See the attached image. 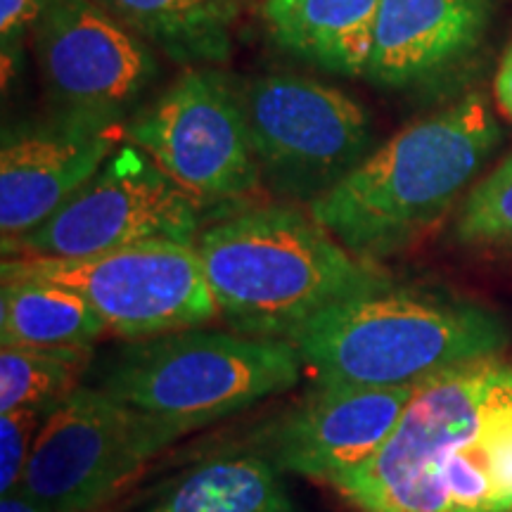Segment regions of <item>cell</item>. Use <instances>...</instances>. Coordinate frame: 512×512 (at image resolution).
<instances>
[{
  "label": "cell",
  "instance_id": "cell-1",
  "mask_svg": "<svg viewBox=\"0 0 512 512\" xmlns=\"http://www.w3.org/2000/svg\"><path fill=\"white\" fill-rule=\"evenodd\" d=\"M335 489L363 512H512L510 363L420 384L382 451Z\"/></svg>",
  "mask_w": 512,
  "mask_h": 512
},
{
  "label": "cell",
  "instance_id": "cell-2",
  "mask_svg": "<svg viewBox=\"0 0 512 512\" xmlns=\"http://www.w3.org/2000/svg\"><path fill=\"white\" fill-rule=\"evenodd\" d=\"M498 143L489 100L465 95L373 147L309 211L351 254L377 264L437 226Z\"/></svg>",
  "mask_w": 512,
  "mask_h": 512
},
{
  "label": "cell",
  "instance_id": "cell-3",
  "mask_svg": "<svg viewBox=\"0 0 512 512\" xmlns=\"http://www.w3.org/2000/svg\"><path fill=\"white\" fill-rule=\"evenodd\" d=\"M219 316L235 332L290 339L330 306L389 283L311 211L283 204L238 211L195 240Z\"/></svg>",
  "mask_w": 512,
  "mask_h": 512
},
{
  "label": "cell",
  "instance_id": "cell-4",
  "mask_svg": "<svg viewBox=\"0 0 512 512\" xmlns=\"http://www.w3.org/2000/svg\"><path fill=\"white\" fill-rule=\"evenodd\" d=\"M287 342L313 382L418 387L498 356L508 328L477 304L384 283L318 313Z\"/></svg>",
  "mask_w": 512,
  "mask_h": 512
},
{
  "label": "cell",
  "instance_id": "cell-5",
  "mask_svg": "<svg viewBox=\"0 0 512 512\" xmlns=\"http://www.w3.org/2000/svg\"><path fill=\"white\" fill-rule=\"evenodd\" d=\"M302 370L287 339L190 328L121 339L93 356L86 382L190 434L290 392Z\"/></svg>",
  "mask_w": 512,
  "mask_h": 512
},
{
  "label": "cell",
  "instance_id": "cell-6",
  "mask_svg": "<svg viewBox=\"0 0 512 512\" xmlns=\"http://www.w3.org/2000/svg\"><path fill=\"white\" fill-rule=\"evenodd\" d=\"M124 131L200 209L247 200L264 183L245 95L219 67L188 69Z\"/></svg>",
  "mask_w": 512,
  "mask_h": 512
},
{
  "label": "cell",
  "instance_id": "cell-7",
  "mask_svg": "<svg viewBox=\"0 0 512 512\" xmlns=\"http://www.w3.org/2000/svg\"><path fill=\"white\" fill-rule=\"evenodd\" d=\"M261 181L273 195L316 202L373 152V119L356 98L299 74L242 88Z\"/></svg>",
  "mask_w": 512,
  "mask_h": 512
},
{
  "label": "cell",
  "instance_id": "cell-8",
  "mask_svg": "<svg viewBox=\"0 0 512 512\" xmlns=\"http://www.w3.org/2000/svg\"><path fill=\"white\" fill-rule=\"evenodd\" d=\"M181 437L178 427L83 382L43 422L19 491L50 508L100 512Z\"/></svg>",
  "mask_w": 512,
  "mask_h": 512
},
{
  "label": "cell",
  "instance_id": "cell-9",
  "mask_svg": "<svg viewBox=\"0 0 512 512\" xmlns=\"http://www.w3.org/2000/svg\"><path fill=\"white\" fill-rule=\"evenodd\" d=\"M3 278L67 287L119 339L204 328L221 318L195 242L150 240L83 259H3Z\"/></svg>",
  "mask_w": 512,
  "mask_h": 512
},
{
  "label": "cell",
  "instance_id": "cell-10",
  "mask_svg": "<svg viewBox=\"0 0 512 512\" xmlns=\"http://www.w3.org/2000/svg\"><path fill=\"white\" fill-rule=\"evenodd\" d=\"M200 207L136 145H121L60 211L3 259H83L150 240L195 242Z\"/></svg>",
  "mask_w": 512,
  "mask_h": 512
},
{
  "label": "cell",
  "instance_id": "cell-11",
  "mask_svg": "<svg viewBox=\"0 0 512 512\" xmlns=\"http://www.w3.org/2000/svg\"><path fill=\"white\" fill-rule=\"evenodd\" d=\"M31 43L57 112L124 121L159 79L155 48L98 0H53L31 31Z\"/></svg>",
  "mask_w": 512,
  "mask_h": 512
},
{
  "label": "cell",
  "instance_id": "cell-12",
  "mask_svg": "<svg viewBox=\"0 0 512 512\" xmlns=\"http://www.w3.org/2000/svg\"><path fill=\"white\" fill-rule=\"evenodd\" d=\"M126 121L55 112L3 133L0 233L3 242L43 226L102 169L126 138Z\"/></svg>",
  "mask_w": 512,
  "mask_h": 512
},
{
  "label": "cell",
  "instance_id": "cell-13",
  "mask_svg": "<svg viewBox=\"0 0 512 512\" xmlns=\"http://www.w3.org/2000/svg\"><path fill=\"white\" fill-rule=\"evenodd\" d=\"M418 387L313 382L259 446L285 475L335 486L382 451Z\"/></svg>",
  "mask_w": 512,
  "mask_h": 512
},
{
  "label": "cell",
  "instance_id": "cell-14",
  "mask_svg": "<svg viewBox=\"0 0 512 512\" xmlns=\"http://www.w3.org/2000/svg\"><path fill=\"white\" fill-rule=\"evenodd\" d=\"M496 0H380L368 79L384 88L430 81L484 41Z\"/></svg>",
  "mask_w": 512,
  "mask_h": 512
},
{
  "label": "cell",
  "instance_id": "cell-15",
  "mask_svg": "<svg viewBox=\"0 0 512 512\" xmlns=\"http://www.w3.org/2000/svg\"><path fill=\"white\" fill-rule=\"evenodd\" d=\"M126 512H297L264 448H226L159 479Z\"/></svg>",
  "mask_w": 512,
  "mask_h": 512
},
{
  "label": "cell",
  "instance_id": "cell-16",
  "mask_svg": "<svg viewBox=\"0 0 512 512\" xmlns=\"http://www.w3.org/2000/svg\"><path fill=\"white\" fill-rule=\"evenodd\" d=\"M380 0H264L268 34L297 60L339 76H366Z\"/></svg>",
  "mask_w": 512,
  "mask_h": 512
},
{
  "label": "cell",
  "instance_id": "cell-17",
  "mask_svg": "<svg viewBox=\"0 0 512 512\" xmlns=\"http://www.w3.org/2000/svg\"><path fill=\"white\" fill-rule=\"evenodd\" d=\"M124 27L171 62L219 67L233 53L238 0H98Z\"/></svg>",
  "mask_w": 512,
  "mask_h": 512
},
{
  "label": "cell",
  "instance_id": "cell-18",
  "mask_svg": "<svg viewBox=\"0 0 512 512\" xmlns=\"http://www.w3.org/2000/svg\"><path fill=\"white\" fill-rule=\"evenodd\" d=\"M107 335L93 306L67 287L3 278L0 339L12 347L93 349Z\"/></svg>",
  "mask_w": 512,
  "mask_h": 512
},
{
  "label": "cell",
  "instance_id": "cell-19",
  "mask_svg": "<svg viewBox=\"0 0 512 512\" xmlns=\"http://www.w3.org/2000/svg\"><path fill=\"white\" fill-rule=\"evenodd\" d=\"M93 349H43L3 344L0 349V413L36 406L55 408L86 382L95 356Z\"/></svg>",
  "mask_w": 512,
  "mask_h": 512
},
{
  "label": "cell",
  "instance_id": "cell-20",
  "mask_svg": "<svg viewBox=\"0 0 512 512\" xmlns=\"http://www.w3.org/2000/svg\"><path fill=\"white\" fill-rule=\"evenodd\" d=\"M453 233L467 249L512 254V155L470 190Z\"/></svg>",
  "mask_w": 512,
  "mask_h": 512
},
{
  "label": "cell",
  "instance_id": "cell-21",
  "mask_svg": "<svg viewBox=\"0 0 512 512\" xmlns=\"http://www.w3.org/2000/svg\"><path fill=\"white\" fill-rule=\"evenodd\" d=\"M50 413L53 408L48 406L0 413V491L3 496L17 491L22 484L31 448H34L38 432Z\"/></svg>",
  "mask_w": 512,
  "mask_h": 512
},
{
  "label": "cell",
  "instance_id": "cell-22",
  "mask_svg": "<svg viewBox=\"0 0 512 512\" xmlns=\"http://www.w3.org/2000/svg\"><path fill=\"white\" fill-rule=\"evenodd\" d=\"M53 0H0V36L5 67L17 57L19 41L34 31L36 22Z\"/></svg>",
  "mask_w": 512,
  "mask_h": 512
},
{
  "label": "cell",
  "instance_id": "cell-23",
  "mask_svg": "<svg viewBox=\"0 0 512 512\" xmlns=\"http://www.w3.org/2000/svg\"><path fill=\"white\" fill-rule=\"evenodd\" d=\"M494 100L498 112L508 121H512V41L505 48L501 62H498L494 76Z\"/></svg>",
  "mask_w": 512,
  "mask_h": 512
},
{
  "label": "cell",
  "instance_id": "cell-24",
  "mask_svg": "<svg viewBox=\"0 0 512 512\" xmlns=\"http://www.w3.org/2000/svg\"><path fill=\"white\" fill-rule=\"evenodd\" d=\"M0 512H69L60 508H50V505L38 503L36 498L24 494V491H12V494L3 496L0 501Z\"/></svg>",
  "mask_w": 512,
  "mask_h": 512
}]
</instances>
